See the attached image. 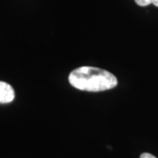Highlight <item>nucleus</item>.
Wrapping results in <instances>:
<instances>
[{
  "label": "nucleus",
  "mask_w": 158,
  "mask_h": 158,
  "mask_svg": "<svg viewBox=\"0 0 158 158\" xmlns=\"http://www.w3.org/2000/svg\"><path fill=\"white\" fill-rule=\"evenodd\" d=\"M15 91L9 84L0 81V103L7 104L14 100Z\"/></svg>",
  "instance_id": "nucleus-2"
},
{
  "label": "nucleus",
  "mask_w": 158,
  "mask_h": 158,
  "mask_svg": "<svg viewBox=\"0 0 158 158\" xmlns=\"http://www.w3.org/2000/svg\"><path fill=\"white\" fill-rule=\"evenodd\" d=\"M140 158H156L155 156H153L152 154L149 153H142L141 155Z\"/></svg>",
  "instance_id": "nucleus-4"
},
{
  "label": "nucleus",
  "mask_w": 158,
  "mask_h": 158,
  "mask_svg": "<svg viewBox=\"0 0 158 158\" xmlns=\"http://www.w3.org/2000/svg\"><path fill=\"white\" fill-rule=\"evenodd\" d=\"M69 82L76 89L92 92L110 90L118 85V80L113 74L89 66L74 69L69 76Z\"/></svg>",
  "instance_id": "nucleus-1"
},
{
  "label": "nucleus",
  "mask_w": 158,
  "mask_h": 158,
  "mask_svg": "<svg viewBox=\"0 0 158 158\" xmlns=\"http://www.w3.org/2000/svg\"><path fill=\"white\" fill-rule=\"evenodd\" d=\"M135 3L140 6H147L149 5H154L158 7V0H135Z\"/></svg>",
  "instance_id": "nucleus-3"
}]
</instances>
